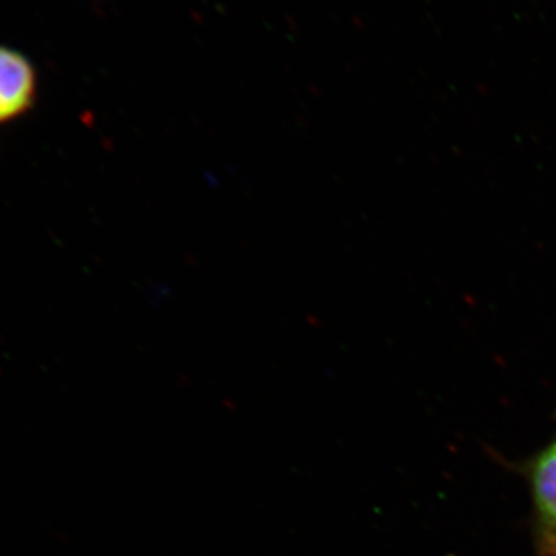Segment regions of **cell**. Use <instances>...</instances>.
<instances>
[{"instance_id":"7a4b0ae2","label":"cell","mask_w":556,"mask_h":556,"mask_svg":"<svg viewBox=\"0 0 556 556\" xmlns=\"http://www.w3.org/2000/svg\"><path fill=\"white\" fill-rule=\"evenodd\" d=\"M38 75L21 51L0 46V123L24 115L35 104Z\"/></svg>"},{"instance_id":"6da1fadb","label":"cell","mask_w":556,"mask_h":556,"mask_svg":"<svg viewBox=\"0 0 556 556\" xmlns=\"http://www.w3.org/2000/svg\"><path fill=\"white\" fill-rule=\"evenodd\" d=\"M532 495L536 556H556V434L522 467Z\"/></svg>"}]
</instances>
